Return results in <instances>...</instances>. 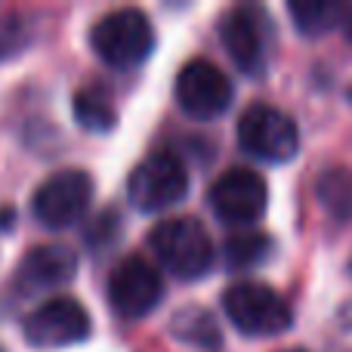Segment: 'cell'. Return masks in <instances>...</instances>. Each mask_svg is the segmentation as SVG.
Masks as SVG:
<instances>
[{
  "label": "cell",
  "instance_id": "7",
  "mask_svg": "<svg viewBox=\"0 0 352 352\" xmlns=\"http://www.w3.org/2000/svg\"><path fill=\"white\" fill-rule=\"evenodd\" d=\"M93 201V179L84 170H59L37 186L31 213L43 229H68L87 213Z\"/></svg>",
  "mask_w": 352,
  "mask_h": 352
},
{
  "label": "cell",
  "instance_id": "12",
  "mask_svg": "<svg viewBox=\"0 0 352 352\" xmlns=\"http://www.w3.org/2000/svg\"><path fill=\"white\" fill-rule=\"evenodd\" d=\"M78 275V250L68 244H37L19 263L16 281L25 291H53Z\"/></svg>",
  "mask_w": 352,
  "mask_h": 352
},
{
  "label": "cell",
  "instance_id": "4",
  "mask_svg": "<svg viewBox=\"0 0 352 352\" xmlns=\"http://www.w3.org/2000/svg\"><path fill=\"white\" fill-rule=\"evenodd\" d=\"M238 142L248 155L266 164H285L300 148V130L287 111L256 102L238 121Z\"/></svg>",
  "mask_w": 352,
  "mask_h": 352
},
{
  "label": "cell",
  "instance_id": "1",
  "mask_svg": "<svg viewBox=\"0 0 352 352\" xmlns=\"http://www.w3.org/2000/svg\"><path fill=\"white\" fill-rule=\"evenodd\" d=\"M148 248L155 250L161 266L179 281L204 278L213 266V241L204 226L192 217L158 223L148 235Z\"/></svg>",
  "mask_w": 352,
  "mask_h": 352
},
{
  "label": "cell",
  "instance_id": "17",
  "mask_svg": "<svg viewBox=\"0 0 352 352\" xmlns=\"http://www.w3.org/2000/svg\"><path fill=\"white\" fill-rule=\"evenodd\" d=\"M318 195H322V204H328L337 217L352 219V173L346 170L324 173L322 182H318Z\"/></svg>",
  "mask_w": 352,
  "mask_h": 352
},
{
  "label": "cell",
  "instance_id": "9",
  "mask_svg": "<svg viewBox=\"0 0 352 352\" xmlns=\"http://www.w3.org/2000/svg\"><path fill=\"white\" fill-rule=\"evenodd\" d=\"M164 297L161 272L146 256H127L109 275V303L127 322L146 318L152 309H158Z\"/></svg>",
  "mask_w": 352,
  "mask_h": 352
},
{
  "label": "cell",
  "instance_id": "10",
  "mask_svg": "<svg viewBox=\"0 0 352 352\" xmlns=\"http://www.w3.org/2000/svg\"><path fill=\"white\" fill-rule=\"evenodd\" d=\"M223 47L229 50L232 62L241 68L248 78L266 72L269 59V41H272V25L260 6H235L226 12L219 25Z\"/></svg>",
  "mask_w": 352,
  "mask_h": 352
},
{
  "label": "cell",
  "instance_id": "8",
  "mask_svg": "<svg viewBox=\"0 0 352 352\" xmlns=\"http://www.w3.org/2000/svg\"><path fill=\"white\" fill-rule=\"evenodd\" d=\"M22 334L37 349H62L84 343L93 334V322L90 312L74 297H53L37 306L34 312H28Z\"/></svg>",
  "mask_w": 352,
  "mask_h": 352
},
{
  "label": "cell",
  "instance_id": "13",
  "mask_svg": "<svg viewBox=\"0 0 352 352\" xmlns=\"http://www.w3.org/2000/svg\"><path fill=\"white\" fill-rule=\"evenodd\" d=\"M170 334L176 340H182L186 346L195 349H207L217 352L219 343H223V334H219V324L213 322V316L207 309H198V306H188V309H179L170 322Z\"/></svg>",
  "mask_w": 352,
  "mask_h": 352
},
{
  "label": "cell",
  "instance_id": "5",
  "mask_svg": "<svg viewBox=\"0 0 352 352\" xmlns=\"http://www.w3.org/2000/svg\"><path fill=\"white\" fill-rule=\"evenodd\" d=\"M232 80L217 62L188 59L176 74V102L195 121H213L232 105Z\"/></svg>",
  "mask_w": 352,
  "mask_h": 352
},
{
  "label": "cell",
  "instance_id": "21",
  "mask_svg": "<svg viewBox=\"0 0 352 352\" xmlns=\"http://www.w3.org/2000/svg\"><path fill=\"white\" fill-rule=\"evenodd\" d=\"M285 352H306V349H285Z\"/></svg>",
  "mask_w": 352,
  "mask_h": 352
},
{
  "label": "cell",
  "instance_id": "14",
  "mask_svg": "<svg viewBox=\"0 0 352 352\" xmlns=\"http://www.w3.org/2000/svg\"><path fill=\"white\" fill-rule=\"evenodd\" d=\"M74 118L90 133H111L118 127V111L102 87H80L74 93Z\"/></svg>",
  "mask_w": 352,
  "mask_h": 352
},
{
  "label": "cell",
  "instance_id": "6",
  "mask_svg": "<svg viewBox=\"0 0 352 352\" xmlns=\"http://www.w3.org/2000/svg\"><path fill=\"white\" fill-rule=\"evenodd\" d=\"M188 192V173L173 152H155L133 167L127 179V195L140 210L158 213L179 204Z\"/></svg>",
  "mask_w": 352,
  "mask_h": 352
},
{
  "label": "cell",
  "instance_id": "16",
  "mask_svg": "<svg viewBox=\"0 0 352 352\" xmlns=\"http://www.w3.org/2000/svg\"><path fill=\"white\" fill-rule=\"evenodd\" d=\"M272 238L266 232H241V235L226 241V263L232 269H250L260 266L272 256Z\"/></svg>",
  "mask_w": 352,
  "mask_h": 352
},
{
  "label": "cell",
  "instance_id": "19",
  "mask_svg": "<svg viewBox=\"0 0 352 352\" xmlns=\"http://www.w3.org/2000/svg\"><path fill=\"white\" fill-rule=\"evenodd\" d=\"M25 43V25H19L16 19L0 22V59L19 53V47Z\"/></svg>",
  "mask_w": 352,
  "mask_h": 352
},
{
  "label": "cell",
  "instance_id": "18",
  "mask_svg": "<svg viewBox=\"0 0 352 352\" xmlns=\"http://www.w3.org/2000/svg\"><path fill=\"white\" fill-rule=\"evenodd\" d=\"M118 210H105V213H99L96 219H93V226L87 229V241L93 244V250H99V248H109L111 241H115V235H118V229H121V223H118Z\"/></svg>",
  "mask_w": 352,
  "mask_h": 352
},
{
  "label": "cell",
  "instance_id": "3",
  "mask_svg": "<svg viewBox=\"0 0 352 352\" xmlns=\"http://www.w3.org/2000/svg\"><path fill=\"white\" fill-rule=\"evenodd\" d=\"M226 318L248 337H278L291 331L294 312L278 291L263 281H235L223 291Z\"/></svg>",
  "mask_w": 352,
  "mask_h": 352
},
{
  "label": "cell",
  "instance_id": "15",
  "mask_svg": "<svg viewBox=\"0 0 352 352\" xmlns=\"http://www.w3.org/2000/svg\"><path fill=\"white\" fill-rule=\"evenodd\" d=\"M287 12H291L297 31H303V34H309V37H318V34H328L337 25H343L346 6L334 3V0H303V3L294 0V3H287Z\"/></svg>",
  "mask_w": 352,
  "mask_h": 352
},
{
  "label": "cell",
  "instance_id": "20",
  "mask_svg": "<svg viewBox=\"0 0 352 352\" xmlns=\"http://www.w3.org/2000/svg\"><path fill=\"white\" fill-rule=\"evenodd\" d=\"M343 25H346V34L352 37V6H346V16H343Z\"/></svg>",
  "mask_w": 352,
  "mask_h": 352
},
{
  "label": "cell",
  "instance_id": "2",
  "mask_svg": "<svg viewBox=\"0 0 352 352\" xmlns=\"http://www.w3.org/2000/svg\"><path fill=\"white\" fill-rule=\"evenodd\" d=\"M90 47L109 68H136L155 53V28L136 6L111 10L93 25Z\"/></svg>",
  "mask_w": 352,
  "mask_h": 352
},
{
  "label": "cell",
  "instance_id": "11",
  "mask_svg": "<svg viewBox=\"0 0 352 352\" xmlns=\"http://www.w3.org/2000/svg\"><path fill=\"white\" fill-rule=\"evenodd\" d=\"M210 207L223 223L250 226L266 213L269 186L250 167H232L210 186Z\"/></svg>",
  "mask_w": 352,
  "mask_h": 352
}]
</instances>
